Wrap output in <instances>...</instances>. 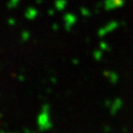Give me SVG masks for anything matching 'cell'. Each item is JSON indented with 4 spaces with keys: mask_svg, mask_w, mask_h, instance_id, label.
Wrapping results in <instances>:
<instances>
[{
    "mask_svg": "<svg viewBox=\"0 0 133 133\" xmlns=\"http://www.w3.org/2000/svg\"><path fill=\"white\" fill-rule=\"evenodd\" d=\"M12 133H16V132H12Z\"/></svg>",
    "mask_w": 133,
    "mask_h": 133,
    "instance_id": "4fadbf2b",
    "label": "cell"
},
{
    "mask_svg": "<svg viewBox=\"0 0 133 133\" xmlns=\"http://www.w3.org/2000/svg\"><path fill=\"white\" fill-rule=\"evenodd\" d=\"M1 116H2V114H1V113H0V117H1Z\"/></svg>",
    "mask_w": 133,
    "mask_h": 133,
    "instance_id": "7c38bea8",
    "label": "cell"
},
{
    "mask_svg": "<svg viewBox=\"0 0 133 133\" xmlns=\"http://www.w3.org/2000/svg\"><path fill=\"white\" fill-rule=\"evenodd\" d=\"M38 127L41 131H47L51 128V122L49 118V106L47 104L42 106L41 112L38 115Z\"/></svg>",
    "mask_w": 133,
    "mask_h": 133,
    "instance_id": "6da1fadb",
    "label": "cell"
},
{
    "mask_svg": "<svg viewBox=\"0 0 133 133\" xmlns=\"http://www.w3.org/2000/svg\"><path fill=\"white\" fill-rule=\"evenodd\" d=\"M67 0H56L55 1V8L57 11H64L67 6Z\"/></svg>",
    "mask_w": 133,
    "mask_h": 133,
    "instance_id": "277c9868",
    "label": "cell"
},
{
    "mask_svg": "<svg viewBox=\"0 0 133 133\" xmlns=\"http://www.w3.org/2000/svg\"><path fill=\"white\" fill-rule=\"evenodd\" d=\"M52 28H54L55 30H57V29H58V25H57V24H54V25H52Z\"/></svg>",
    "mask_w": 133,
    "mask_h": 133,
    "instance_id": "ba28073f",
    "label": "cell"
},
{
    "mask_svg": "<svg viewBox=\"0 0 133 133\" xmlns=\"http://www.w3.org/2000/svg\"><path fill=\"white\" fill-rule=\"evenodd\" d=\"M0 133H5V132L4 131H0Z\"/></svg>",
    "mask_w": 133,
    "mask_h": 133,
    "instance_id": "8fae6325",
    "label": "cell"
},
{
    "mask_svg": "<svg viewBox=\"0 0 133 133\" xmlns=\"http://www.w3.org/2000/svg\"><path fill=\"white\" fill-rule=\"evenodd\" d=\"M95 56H96L95 58H96V59H98V58H99V56H101V54H99V52H95Z\"/></svg>",
    "mask_w": 133,
    "mask_h": 133,
    "instance_id": "9c48e42d",
    "label": "cell"
},
{
    "mask_svg": "<svg viewBox=\"0 0 133 133\" xmlns=\"http://www.w3.org/2000/svg\"><path fill=\"white\" fill-rule=\"evenodd\" d=\"M24 16H25V18L28 19V20H34V19L37 18V16H38V11H37V9L30 6V8H28V9L25 11Z\"/></svg>",
    "mask_w": 133,
    "mask_h": 133,
    "instance_id": "3957f363",
    "label": "cell"
},
{
    "mask_svg": "<svg viewBox=\"0 0 133 133\" xmlns=\"http://www.w3.org/2000/svg\"><path fill=\"white\" fill-rule=\"evenodd\" d=\"M9 24L10 25H15V23H16V20L15 19H9Z\"/></svg>",
    "mask_w": 133,
    "mask_h": 133,
    "instance_id": "52a82bcc",
    "label": "cell"
},
{
    "mask_svg": "<svg viewBox=\"0 0 133 133\" xmlns=\"http://www.w3.org/2000/svg\"><path fill=\"white\" fill-rule=\"evenodd\" d=\"M19 2H20V0H10L9 3H8V8L9 9H14V8L18 6Z\"/></svg>",
    "mask_w": 133,
    "mask_h": 133,
    "instance_id": "8992f818",
    "label": "cell"
},
{
    "mask_svg": "<svg viewBox=\"0 0 133 133\" xmlns=\"http://www.w3.org/2000/svg\"><path fill=\"white\" fill-rule=\"evenodd\" d=\"M18 78H19V80H21V81H23V80H24V78H23V77H21V76H20V77H18Z\"/></svg>",
    "mask_w": 133,
    "mask_h": 133,
    "instance_id": "30bf717a",
    "label": "cell"
},
{
    "mask_svg": "<svg viewBox=\"0 0 133 133\" xmlns=\"http://www.w3.org/2000/svg\"><path fill=\"white\" fill-rule=\"evenodd\" d=\"M29 38H30L29 31H27V30H23V31H22V34H21V40H22L23 42H25V41H28Z\"/></svg>",
    "mask_w": 133,
    "mask_h": 133,
    "instance_id": "5b68a950",
    "label": "cell"
},
{
    "mask_svg": "<svg viewBox=\"0 0 133 133\" xmlns=\"http://www.w3.org/2000/svg\"><path fill=\"white\" fill-rule=\"evenodd\" d=\"M63 20H64L65 29H66V30H70L71 27H72V26L75 25V23L77 22V17H76L74 14L67 13V14H65V15H64Z\"/></svg>",
    "mask_w": 133,
    "mask_h": 133,
    "instance_id": "7a4b0ae2",
    "label": "cell"
}]
</instances>
